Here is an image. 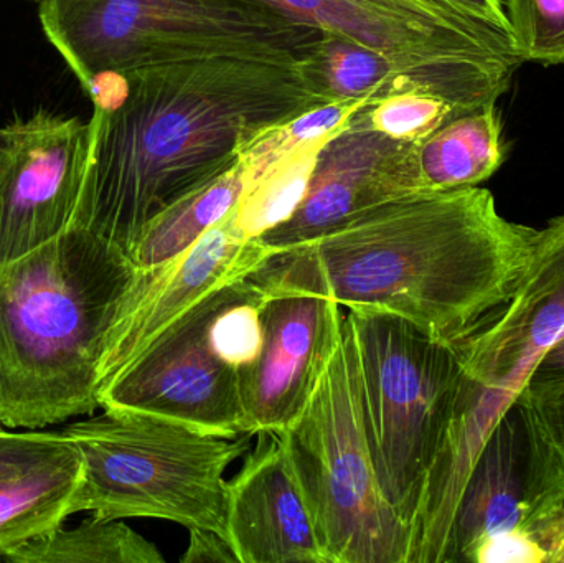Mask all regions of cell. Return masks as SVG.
<instances>
[{
	"label": "cell",
	"mask_w": 564,
	"mask_h": 563,
	"mask_svg": "<svg viewBox=\"0 0 564 563\" xmlns=\"http://www.w3.org/2000/svg\"><path fill=\"white\" fill-rule=\"evenodd\" d=\"M525 392L529 393L536 415L564 465V383L527 389Z\"/></svg>",
	"instance_id": "cell-27"
},
{
	"label": "cell",
	"mask_w": 564,
	"mask_h": 563,
	"mask_svg": "<svg viewBox=\"0 0 564 563\" xmlns=\"http://www.w3.org/2000/svg\"><path fill=\"white\" fill-rule=\"evenodd\" d=\"M417 142H400L348 124L322 145L307 192L294 214L261 238L274 253L327 234L355 215L421 191Z\"/></svg>",
	"instance_id": "cell-15"
},
{
	"label": "cell",
	"mask_w": 564,
	"mask_h": 563,
	"mask_svg": "<svg viewBox=\"0 0 564 563\" xmlns=\"http://www.w3.org/2000/svg\"><path fill=\"white\" fill-rule=\"evenodd\" d=\"M79 479L82 455L72 440L35 465L0 476V557L65 524Z\"/></svg>",
	"instance_id": "cell-17"
},
{
	"label": "cell",
	"mask_w": 564,
	"mask_h": 563,
	"mask_svg": "<svg viewBox=\"0 0 564 563\" xmlns=\"http://www.w3.org/2000/svg\"><path fill=\"white\" fill-rule=\"evenodd\" d=\"M12 563H164L155 544L122 519L91 516L75 529L63 526L6 555Z\"/></svg>",
	"instance_id": "cell-21"
},
{
	"label": "cell",
	"mask_w": 564,
	"mask_h": 563,
	"mask_svg": "<svg viewBox=\"0 0 564 563\" xmlns=\"http://www.w3.org/2000/svg\"><path fill=\"white\" fill-rule=\"evenodd\" d=\"M564 508V465L523 390L484 440L454 509L443 563H470L490 539Z\"/></svg>",
	"instance_id": "cell-11"
},
{
	"label": "cell",
	"mask_w": 564,
	"mask_h": 563,
	"mask_svg": "<svg viewBox=\"0 0 564 563\" xmlns=\"http://www.w3.org/2000/svg\"><path fill=\"white\" fill-rule=\"evenodd\" d=\"M536 231L502 217L479 185L414 192L276 255L251 278L393 314L453 344L509 301Z\"/></svg>",
	"instance_id": "cell-2"
},
{
	"label": "cell",
	"mask_w": 564,
	"mask_h": 563,
	"mask_svg": "<svg viewBox=\"0 0 564 563\" xmlns=\"http://www.w3.org/2000/svg\"><path fill=\"white\" fill-rule=\"evenodd\" d=\"M427 2L512 39L506 9L500 0H427Z\"/></svg>",
	"instance_id": "cell-28"
},
{
	"label": "cell",
	"mask_w": 564,
	"mask_h": 563,
	"mask_svg": "<svg viewBox=\"0 0 564 563\" xmlns=\"http://www.w3.org/2000/svg\"><path fill=\"white\" fill-rule=\"evenodd\" d=\"M560 383H564V334L536 362L525 390L560 386Z\"/></svg>",
	"instance_id": "cell-30"
},
{
	"label": "cell",
	"mask_w": 564,
	"mask_h": 563,
	"mask_svg": "<svg viewBox=\"0 0 564 563\" xmlns=\"http://www.w3.org/2000/svg\"><path fill=\"white\" fill-rule=\"evenodd\" d=\"M273 257L263 241L245 238L231 212L174 260L135 271L102 340L98 390L177 317Z\"/></svg>",
	"instance_id": "cell-13"
},
{
	"label": "cell",
	"mask_w": 564,
	"mask_h": 563,
	"mask_svg": "<svg viewBox=\"0 0 564 563\" xmlns=\"http://www.w3.org/2000/svg\"><path fill=\"white\" fill-rule=\"evenodd\" d=\"M327 563H411L413 529L381 486L347 324L304 412L278 433Z\"/></svg>",
	"instance_id": "cell-7"
},
{
	"label": "cell",
	"mask_w": 564,
	"mask_h": 563,
	"mask_svg": "<svg viewBox=\"0 0 564 563\" xmlns=\"http://www.w3.org/2000/svg\"><path fill=\"white\" fill-rule=\"evenodd\" d=\"M89 141V121L48 109L0 126V267L72 228Z\"/></svg>",
	"instance_id": "cell-12"
},
{
	"label": "cell",
	"mask_w": 564,
	"mask_h": 563,
	"mask_svg": "<svg viewBox=\"0 0 564 563\" xmlns=\"http://www.w3.org/2000/svg\"><path fill=\"white\" fill-rule=\"evenodd\" d=\"M503 9L523 63L564 65V0H506Z\"/></svg>",
	"instance_id": "cell-24"
},
{
	"label": "cell",
	"mask_w": 564,
	"mask_h": 563,
	"mask_svg": "<svg viewBox=\"0 0 564 563\" xmlns=\"http://www.w3.org/2000/svg\"><path fill=\"white\" fill-rule=\"evenodd\" d=\"M295 68L324 102H373L401 93H430L383 53L332 33H322Z\"/></svg>",
	"instance_id": "cell-19"
},
{
	"label": "cell",
	"mask_w": 564,
	"mask_h": 563,
	"mask_svg": "<svg viewBox=\"0 0 564 563\" xmlns=\"http://www.w3.org/2000/svg\"><path fill=\"white\" fill-rule=\"evenodd\" d=\"M324 144L292 155L245 188L234 208L235 224L245 238L261 240L294 214L307 192L315 161Z\"/></svg>",
	"instance_id": "cell-22"
},
{
	"label": "cell",
	"mask_w": 564,
	"mask_h": 563,
	"mask_svg": "<svg viewBox=\"0 0 564 563\" xmlns=\"http://www.w3.org/2000/svg\"><path fill=\"white\" fill-rule=\"evenodd\" d=\"M182 563H240L228 539L208 529L192 528Z\"/></svg>",
	"instance_id": "cell-29"
},
{
	"label": "cell",
	"mask_w": 564,
	"mask_h": 563,
	"mask_svg": "<svg viewBox=\"0 0 564 563\" xmlns=\"http://www.w3.org/2000/svg\"><path fill=\"white\" fill-rule=\"evenodd\" d=\"M135 267L72 227L0 267V422L40 430L99 407L102 340Z\"/></svg>",
	"instance_id": "cell-3"
},
{
	"label": "cell",
	"mask_w": 564,
	"mask_h": 563,
	"mask_svg": "<svg viewBox=\"0 0 564 563\" xmlns=\"http://www.w3.org/2000/svg\"><path fill=\"white\" fill-rule=\"evenodd\" d=\"M345 324L381 486L414 538L427 478L453 415L459 353L393 314L348 311Z\"/></svg>",
	"instance_id": "cell-8"
},
{
	"label": "cell",
	"mask_w": 564,
	"mask_h": 563,
	"mask_svg": "<svg viewBox=\"0 0 564 563\" xmlns=\"http://www.w3.org/2000/svg\"><path fill=\"white\" fill-rule=\"evenodd\" d=\"M83 88L99 76L207 58L297 65L321 30L237 0H36Z\"/></svg>",
	"instance_id": "cell-5"
},
{
	"label": "cell",
	"mask_w": 564,
	"mask_h": 563,
	"mask_svg": "<svg viewBox=\"0 0 564 563\" xmlns=\"http://www.w3.org/2000/svg\"><path fill=\"white\" fill-rule=\"evenodd\" d=\"M564 334V214L536 231L509 301L453 343L460 373L453 415L414 522V561L441 563L474 459L503 410Z\"/></svg>",
	"instance_id": "cell-4"
},
{
	"label": "cell",
	"mask_w": 564,
	"mask_h": 563,
	"mask_svg": "<svg viewBox=\"0 0 564 563\" xmlns=\"http://www.w3.org/2000/svg\"><path fill=\"white\" fill-rule=\"evenodd\" d=\"M383 53L460 108L497 105L522 65L512 39L427 0H237Z\"/></svg>",
	"instance_id": "cell-9"
},
{
	"label": "cell",
	"mask_w": 564,
	"mask_h": 563,
	"mask_svg": "<svg viewBox=\"0 0 564 563\" xmlns=\"http://www.w3.org/2000/svg\"><path fill=\"white\" fill-rule=\"evenodd\" d=\"M62 433L82 455L72 516L164 519L228 539L225 472L250 452L253 433L230 439L161 416L109 410Z\"/></svg>",
	"instance_id": "cell-6"
},
{
	"label": "cell",
	"mask_w": 564,
	"mask_h": 563,
	"mask_svg": "<svg viewBox=\"0 0 564 563\" xmlns=\"http://www.w3.org/2000/svg\"><path fill=\"white\" fill-rule=\"evenodd\" d=\"M258 445L228 481V542L240 563H327L314 516L278 433Z\"/></svg>",
	"instance_id": "cell-16"
},
{
	"label": "cell",
	"mask_w": 564,
	"mask_h": 563,
	"mask_svg": "<svg viewBox=\"0 0 564 563\" xmlns=\"http://www.w3.org/2000/svg\"><path fill=\"white\" fill-rule=\"evenodd\" d=\"M29 2H36V0H29Z\"/></svg>",
	"instance_id": "cell-32"
},
{
	"label": "cell",
	"mask_w": 564,
	"mask_h": 563,
	"mask_svg": "<svg viewBox=\"0 0 564 563\" xmlns=\"http://www.w3.org/2000/svg\"><path fill=\"white\" fill-rule=\"evenodd\" d=\"M502 116L497 105L470 109L416 144L421 191L476 187L506 161Z\"/></svg>",
	"instance_id": "cell-18"
},
{
	"label": "cell",
	"mask_w": 564,
	"mask_h": 563,
	"mask_svg": "<svg viewBox=\"0 0 564 563\" xmlns=\"http://www.w3.org/2000/svg\"><path fill=\"white\" fill-rule=\"evenodd\" d=\"M248 185L240 158L230 169L165 208L145 227L129 258L135 270H151L194 247L237 207Z\"/></svg>",
	"instance_id": "cell-20"
},
{
	"label": "cell",
	"mask_w": 564,
	"mask_h": 563,
	"mask_svg": "<svg viewBox=\"0 0 564 563\" xmlns=\"http://www.w3.org/2000/svg\"><path fill=\"white\" fill-rule=\"evenodd\" d=\"M227 286L177 317L129 360L98 390L99 407L161 416L230 439L250 433L240 373L218 353L210 331Z\"/></svg>",
	"instance_id": "cell-10"
},
{
	"label": "cell",
	"mask_w": 564,
	"mask_h": 563,
	"mask_svg": "<svg viewBox=\"0 0 564 563\" xmlns=\"http://www.w3.org/2000/svg\"><path fill=\"white\" fill-rule=\"evenodd\" d=\"M0 430H6V426H3L2 422H0Z\"/></svg>",
	"instance_id": "cell-31"
},
{
	"label": "cell",
	"mask_w": 564,
	"mask_h": 563,
	"mask_svg": "<svg viewBox=\"0 0 564 563\" xmlns=\"http://www.w3.org/2000/svg\"><path fill=\"white\" fill-rule=\"evenodd\" d=\"M69 440L59 433L0 430V476L12 475L59 452Z\"/></svg>",
	"instance_id": "cell-26"
},
{
	"label": "cell",
	"mask_w": 564,
	"mask_h": 563,
	"mask_svg": "<svg viewBox=\"0 0 564 563\" xmlns=\"http://www.w3.org/2000/svg\"><path fill=\"white\" fill-rule=\"evenodd\" d=\"M470 109L424 91H408L365 102L351 115L357 124L400 142H421Z\"/></svg>",
	"instance_id": "cell-23"
},
{
	"label": "cell",
	"mask_w": 564,
	"mask_h": 563,
	"mask_svg": "<svg viewBox=\"0 0 564 563\" xmlns=\"http://www.w3.org/2000/svg\"><path fill=\"white\" fill-rule=\"evenodd\" d=\"M260 286L267 291L263 349L240 376L254 436L284 432L304 412L337 349L345 317L340 304L322 294Z\"/></svg>",
	"instance_id": "cell-14"
},
{
	"label": "cell",
	"mask_w": 564,
	"mask_h": 563,
	"mask_svg": "<svg viewBox=\"0 0 564 563\" xmlns=\"http://www.w3.org/2000/svg\"><path fill=\"white\" fill-rule=\"evenodd\" d=\"M470 563H564V508L484 542Z\"/></svg>",
	"instance_id": "cell-25"
},
{
	"label": "cell",
	"mask_w": 564,
	"mask_h": 563,
	"mask_svg": "<svg viewBox=\"0 0 564 563\" xmlns=\"http://www.w3.org/2000/svg\"><path fill=\"white\" fill-rule=\"evenodd\" d=\"M85 91L91 141L72 227L128 255L158 215L224 174L260 132L324 105L295 65L247 58L115 73Z\"/></svg>",
	"instance_id": "cell-1"
}]
</instances>
